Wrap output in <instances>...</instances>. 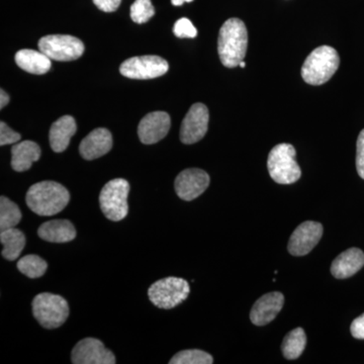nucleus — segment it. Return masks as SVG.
Returning a JSON list of instances; mask_svg holds the SVG:
<instances>
[{
	"instance_id": "nucleus-1",
	"label": "nucleus",
	"mask_w": 364,
	"mask_h": 364,
	"mask_svg": "<svg viewBox=\"0 0 364 364\" xmlns=\"http://www.w3.org/2000/svg\"><path fill=\"white\" fill-rule=\"evenodd\" d=\"M248 33L245 23L239 18H229L222 26L218 40V52L223 65L235 68L246 56Z\"/></svg>"
},
{
	"instance_id": "nucleus-2",
	"label": "nucleus",
	"mask_w": 364,
	"mask_h": 364,
	"mask_svg": "<svg viewBox=\"0 0 364 364\" xmlns=\"http://www.w3.org/2000/svg\"><path fill=\"white\" fill-rule=\"evenodd\" d=\"M26 200V205L35 214L50 217L59 214L67 207L70 195L58 182L42 181L28 188Z\"/></svg>"
},
{
	"instance_id": "nucleus-3",
	"label": "nucleus",
	"mask_w": 364,
	"mask_h": 364,
	"mask_svg": "<svg viewBox=\"0 0 364 364\" xmlns=\"http://www.w3.org/2000/svg\"><path fill=\"white\" fill-rule=\"evenodd\" d=\"M338 53L330 46H321L306 59L301 76L308 85H322L332 78L338 69Z\"/></svg>"
},
{
	"instance_id": "nucleus-4",
	"label": "nucleus",
	"mask_w": 364,
	"mask_h": 364,
	"mask_svg": "<svg viewBox=\"0 0 364 364\" xmlns=\"http://www.w3.org/2000/svg\"><path fill=\"white\" fill-rule=\"evenodd\" d=\"M296 155L294 146L287 143L279 144L270 151L267 168L277 183L291 184L301 178V170L296 161Z\"/></svg>"
},
{
	"instance_id": "nucleus-5",
	"label": "nucleus",
	"mask_w": 364,
	"mask_h": 364,
	"mask_svg": "<svg viewBox=\"0 0 364 364\" xmlns=\"http://www.w3.org/2000/svg\"><path fill=\"white\" fill-rule=\"evenodd\" d=\"M33 317L46 329L61 327L69 317V305L65 299L58 294L43 293L33 299Z\"/></svg>"
},
{
	"instance_id": "nucleus-6",
	"label": "nucleus",
	"mask_w": 364,
	"mask_h": 364,
	"mask_svg": "<svg viewBox=\"0 0 364 364\" xmlns=\"http://www.w3.org/2000/svg\"><path fill=\"white\" fill-rule=\"evenodd\" d=\"M130 184L123 178L112 179L107 182L100 191V208L107 219L119 222L127 217L129 212L128 196Z\"/></svg>"
},
{
	"instance_id": "nucleus-7",
	"label": "nucleus",
	"mask_w": 364,
	"mask_h": 364,
	"mask_svg": "<svg viewBox=\"0 0 364 364\" xmlns=\"http://www.w3.org/2000/svg\"><path fill=\"white\" fill-rule=\"evenodd\" d=\"M191 293V287L186 279L166 277L154 282L148 289L150 301L157 308L170 310L181 305Z\"/></svg>"
},
{
	"instance_id": "nucleus-8",
	"label": "nucleus",
	"mask_w": 364,
	"mask_h": 364,
	"mask_svg": "<svg viewBox=\"0 0 364 364\" xmlns=\"http://www.w3.org/2000/svg\"><path fill=\"white\" fill-rule=\"evenodd\" d=\"M39 50L55 61H74L85 53V45L69 35L46 36L39 41Z\"/></svg>"
},
{
	"instance_id": "nucleus-9",
	"label": "nucleus",
	"mask_w": 364,
	"mask_h": 364,
	"mask_svg": "<svg viewBox=\"0 0 364 364\" xmlns=\"http://www.w3.org/2000/svg\"><path fill=\"white\" fill-rule=\"evenodd\" d=\"M168 69L169 65L166 60L149 55L126 60L119 67V72L124 77L145 80L160 77L164 75Z\"/></svg>"
},
{
	"instance_id": "nucleus-10",
	"label": "nucleus",
	"mask_w": 364,
	"mask_h": 364,
	"mask_svg": "<svg viewBox=\"0 0 364 364\" xmlns=\"http://www.w3.org/2000/svg\"><path fill=\"white\" fill-rule=\"evenodd\" d=\"M74 364H114L116 356L109 349L105 348L100 340L85 338L79 341L71 354Z\"/></svg>"
},
{
	"instance_id": "nucleus-11",
	"label": "nucleus",
	"mask_w": 364,
	"mask_h": 364,
	"mask_svg": "<svg viewBox=\"0 0 364 364\" xmlns=\"http://www.w3.org/2000/svg\"><path fill=\"white\" fill-rule=\"evenodd\" d=\"M208 119H210L208 109L205 105H193L182 121L181 142L191 145L202 140L208 132Z\"/></svg>"
},
{
	"instance_id": "nucleus-12",
	"label": "nucleus",
	"mask_w": 364,
	"mask_h": 364,
	"mask_svg": "<svg viewBox=\"0 0 364 364\" xmlns=\"http://www.w3.org/2000/svg\"><path fill=\"white\" fill-rule=\"evenodd\" d=\"M210 186V176L202 169L191 168L177 176L174 188L181 200L191 202L203 195Z\"/></svg>"
},
{
	"instance_id": "nucleus-13",
	"label": "nucleus",
	"mask_w": 364,
	"mask_h": 364,
	"mask_svg": "<svg viewBox=\"0 0 364 364\" xmlns=\"http://www.w3.org/2000/svg\"><path fill=\"white\" fill-rule=\"evenodd\" d=\"M323 235V226L318 222L306 221L291 234L289 238V252L294 256H305L311 252L320 242Z\"/></svg>"
},
{
	"instance_id": "nucleus-14",
	"label": "nucleus",
	"mask_w": 364,
	"mask_h": 364,
	"mask_svg": "<svg viewBox=\"0 0 364 364\" xmlns=\"http://www.w3.org/2000/svg\"><path fill=\"white\" fill-rule=\"evenodd\" d=\"M171 126L169 114L164 112H150L143 117L138 127L141 142L152 145L166 136Z\"/></svg>"
},
{
	"instance_id": "nucleus-15",
	"label": "nucleus",
	"mask_w": 364,
	"mask_h": 364,
	"mask_svg": "<svg viewBox=\"0 0 364 364\" xmlns=\"http://www.w3.org/2000/svg\"><path fill=\"white\" fill-rule=\"evenodd\" d=\"M284 304V296L279 291L264 294L254 304L250 320L254 325L269 324L279 315Z\"/></svg>"
},
{
	"instance_id": "nucleus-16",
	"label": "nucleus",
	"mask_w": 364,
	"mask_h": 364,
	"mask_svg": "<svg viewBox=\"0 0 364 364\" xmlns=\"http://www.w3.org/2000/svg\"><path fill=\"white\" fill-rule=\"evenodd\" d=\"M112 148L111 132L105 128L95 129L83 139L79 146L81 157L85 160H95L107 154Z\"/></svg>"
},
{
	"instance_id": "nucleus-17",
	"label": "nucleus",
	"mask_w": 364,
	"mask_h": 364,
	"mask_svg": "<svg viewBox=\"0 0 364 364\" xmlns=\"http://www.w3.org/2000/svg\"><path fill=\"white\" fill-rule=\"evenodd\" d=\"M364 267V253L358 248H350L335 258L331 265L333 277L338 279L351 277Z\"/></svg>"
},
{
	"instance_id": "nucleus-18",
	"label": "nucleus",
	"mask_w": 364,
	"mask_h": 364,
	"mask_svg": "<svg viewBox=\"0 0 364 364\" xmlns=\"http://www.w3.org/2000/svg\"><path fill=\"white\" fill-rule=\"evenodd\" d=\"M77 130L75 119L71 116H64L53 123L50 129V145L56 153L64 152Z\"/></svg>"
},
{
	"instance_id": "nucleus-19",
	"label": "nucleus",
	"mask_w": 364,
	"mask_h": 364,
	"mask_svg": "<svg viewBox=\"0 0 364 364\" xmlns=\"http://www.w3.org/2000/svg\"><path fill=\"white\" fill-rule=\"evenodd\" d=\"M38 235L51 243H67L75 239L76 230L68 220H53L41 225Z\"/></svg>"
},
{
	"instance_id": "nucleus-20",
	"label": "nucleus",
	"mask_w": 364,
	"mask_h": 364,
	"mask_svg": "<svg viewBox=\"0 0 364 364\" xmlns=\"http://www.w3.org/2000/svg\"><path fill=\"white\" fill-rule=\"evenodd\" d=\"M41 153L40 146L33 141L14 144L11 148V167L16 172L26 171L40 159Z\"/></svg>"
},
{
	"instance_id": "nucleus-21",
	"label": "nucleus",
	"mask_w": 364,
	"mask_h": 364,
	"mask_svg": "<svg viewBox=\"0 0 364 364\" xmlns=\"http://www.w3.org/2000/svg\"><path fill=\"white\" fill-rule=\"evenodd\" d=\"M16 65L28 73L42 75L51 69V59L42 51L35 50H20L16 54Z\"/></svg>"
},
{
	"instance_id": "nucleus-22",
	"label": "nucleus",
	"mask_w": 364,
	"mask_h": 364,
	"mask_svg": "<svg viewBox=\"0 0 364 364\" xmlns=\"http://www.w3.org/2000/svg\"><path fill=\"white\" fill-rule=\"evenodd\" d=\"M0 242L4 245L1 255L4 259L14 261L20 257L26 246V236L16 228L4 230L0 234Z\"/></svg>"
},
{
	"instance_id": "nucleus-23",
	"label": "nucleus",
	"mask_w": 364,
	"mask_h": 364,
	"mask_svg": "<svg viewBox=\"0 0 364 364\" xmlns=\"http://www.w3.org/2000/svg\"><path fill=\"white\" fill-rule=\"evenodd\" d=\"M306 344V333L303 328H296L287 335L282 345V353L289 360L299 358L305 350Z\"/></svg>"
},
{
	"instance_id": "nucleus-24",
	"label": "nucleus",
	"mask_w": 364,
	"mask_h": 364,
	"mask_svg": "<svg viewBox=\"0 0 364 364\" xmlns=\"http://www.w3.org/2000/svg\"><path fill=\"white\" fill-rule=\"evenodd\" d=\"M21 220L20 208L6 196L0 198V230L14 228Z\"/></svg>"
},
{
	"instance_id": "nucleus-25",
	"label": "nucleus",
	"mask_w": 364,
	"mask_h": 364,
	"mask_svg": "<svg viewBox=\"0 0 364 364\" xmlns=\"http://www.w3.org/2000/svg\"><path fill=\"white\" fill-rule=\"evenodd\" d=\"M18 270L30 279H39L47 272V262L40 256L31 254L21 257L18 262Z\"/></svg>"
},
{
	"instance_id": "nucleus-26",
	"label": "nucleus",
	"mask_w": 364,
	"mask_h": 364,
	"mask_svg": "<svg viewBox=\"0 0 364 364\" xmlns=\"http://www.w3.org/2000/svg\"><path fill=\"white\" fill-rule=\"evenodd\" d=\"M214 358L208 352L198 350V349H189L176 354L170 364H212Z\"/></svg>"
},
{
	"instance_id": "nucleus-27",
	"label": "nucleus",
	"mask_w": 364,
	"mask_h": 364,
	"mask_svg": "<svg viewBox=\"0 0 364 364\" xmlns=\"http://www.w3.org/2000/svg\"><path fill=\"white\" fill-rule=\"evenodd\" d=\"M155 14L151 0H136L131 6V18L134 23H145Z\"/></svg>"
},
{
	"instance_id": "nucleus-28",
	"label": "nucleus",
	"mask_w": 364,
	"mask_h": 364,
	"mask_svg": "<svg viewBox=\"0 0 364 364\" xmlns=\"http://www.w3.org/2000/svg\"><path fill=\"white\" fill-rule=\"evenodd\" d=\"M173 33L177 38H181V39H184V38L193 39L198 35L196 26L186 18H182L176 21V25H174Z\"/></svg>"
},
{
	"instance_id": "nucleus-29",
	"label": "nucleus",
	"mask_w": 364,
	"mask_h": 364,
	"mask_svg": "<svg viewBox=\"0 0 364 364\" xmlns=\"http://www.w3.org/2000/svg\"><path fill=\"white\" fill-rule=\"evenodd\" d=\"M21 136L11 130L4 122L0 123V145L6 146L16 144L21 140Z\"/></svg>"
},
{
	"instance_id": "nucleus-30",
	"label": "nucleus",
	"mask_w": 364,
	"mask_h": 364,
	"mask_svg": "<svg viewBox=\"0 0 364 364\" xmlns=\"http://www.w3.org/2000/svg\"><path fill=\"white\" fill-rule=\"evenodd\" d=\"M356 169L358 176L364 179V130L359 134L356 145Z\"/></svg>"
},
{
	"instance_id": "nucleus-31",
	"label": "nucleus",
	"mask_w": 364,
	"mask_h": 364,
	"mask_svg": "<svg viewBox=\"0 0 364 364\" xmlns=\"http://www.w3.org/2000/svg\"><path fill=\"white\" fill-rule=\"evenodd\" d=\"M122 0H93L98 9L105 13H114L121 6Z\"/></svg>"
},
{
	"instance_id": "nucleus-32",
	"label": "nucleus",
	"mask_w": 364,
	"mask_h": 364,
	"mask_svg": "<svg viewBox=\"0 0 364 364\" xmlns=\"http://www.w3.org/2000/svg\"><path fill=\"white\" fill-rule=\"evenodd\" d=\"M350 331L354 338L364 340V314L353 320Z\"/></svg>"
},
{
	"instance_id": "nucleus-33",
	"label": "nucleus",
	"mask_w": 364,
	"mask_h": 364,
	"mask_svg": "<svg viewBox=\"0 0 364 364\" xmlns=\"http://www.w3.org/2000/svg\"><path fill=\"white\" fill-rule=\"evenodd\" d=\"M0 109H4L9 102V95L4 90H0Z\"/></svg>"
},
{
	"instance_id": "nucleus-34",
	"label": "nucleus",
	"mask_w": 364,
	"mask_h": 364,
	"mask_svg": "<svg viewBox=\"0 0 364 364\" xmlns=\"http://www.w3.org/2000/svg\"><path fill=\"white\" fill-rule=\"evenodd\" d=\"M193 0H171L172 4L176 6H181L184 2H191Z\"/></svg>"
},
{
	"instance_id": "nucleus-35",
	"label": "nucleus",
	"mask_w": 364,
	"mask_h": 364,
	"mask_svg": "<svg viewBox=\"0 0 364 364\" xmlns=\"http://www.w3.org/2000/svg\"><path fill=\"white\" fill-rule=\"evenodd\" d=\"M239 66H240L241 68H245V66H246L245 62L242 61L241 63H240V65H239Z\"/></svg>"
}]
</instances>
